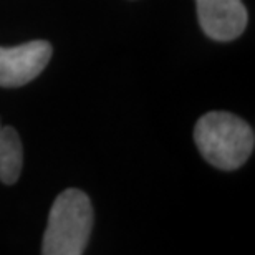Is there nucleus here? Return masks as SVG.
<instances>
[{
	"instance_id": "nucleus-1",
	"label": "nucleus",
	"mask_w": 255,
	"mask_h": 255,
	"mask_svg": "<svg viewBox=\"0 0 255 255\" xmlns=\"http://www.w3.org/2000/svg\"><path fill=\"white\" fill-rule=\"evenodd\" d=\"M194 141L209 164L222 171H234L251 157L255 134L239 116L227 111H211L196 123Z\"/></svg>"
},
{
	"instance_id": "nucleus-2",
	"label": "nucleus",
	"mask_w": 255,
	"mask_h": 255,
	"mask_svg": "<svg viewBox=\"0 0 255 255\" xmlns=\"http://www.w3.org/2000/svg\"><path fill=\"white\" fill-rule=\"evenodd\" d=\"M93 227L90 197L80 189H66L55 199L43 234V255H80Z\"/></svg>"
},
{
	"instance_id": "nucleus-3",
	"label": "nucleus",
	"mask_w": 255,
	"mask_h": 255,
	"mask_svg": "<svg viewBox=\"0 0 255 255\" xmlns=\"http://www.w3.org/2000/svg\"><path fill=\"white\" fill-rule=\"evenodd\" d=\"M52 58V45L33 40L17 47H0V86L18 88L30 83Z\"/></svg>"
},
{
	"instance_id": "nucleus-4",
	"label": "nucleus",
	"mask_w": 255,
	"mask_h": 255,
	"mask_svg": "<svg viewBox=\"0 0 255 255\" xmlns=\"http://www.w3.org/2000/svg\"><path fill=\"white\" fill-rule=\"evenodd\" d=\"M202 32L216 42H231L247 27L249 13L242 0H196Z\"/></svg>"
},
{
	"instance_id": "nucleus-5",
	"label": "nucleus",
	"mask_w": 255,
	"mask_h": 255,
	"mask_svg": "<svg viewBox=\"0 0 255 255\" xmlns=\"http://www.w3.org/2000/svg\"><path fill=\"white\" fill-rule=\"evenodd\" d=\"M23 166V149L18 132L0 125V181L12 186L18 181Z\"/></svg>"
}]
</instances>
